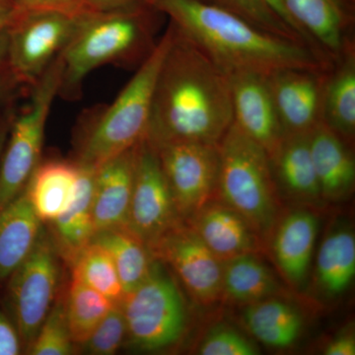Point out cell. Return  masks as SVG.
Returning <instances> with one entry per match:
<instances>
[{"instance_id": "1", "label": "cell", "mask_w": 355, "mask_h": 355, "mask_svg": "<svg viewBox=\"0 0 355 355\" xmlns=\"http://www.w3.org/2000/svg\"><path fill=\"white\" fill-rule=\"evenodd\" d=\"M146 139L218 144L233 123L229 76L173 24Z\"/></svg>"}, {"instance_id": "2", "label": "cell", "mask_w": 355, "mask_h": 355, "mask_svg": "<svg viewBox=\"0 0 355 355\" xmlns=\"http://www.w3.org/2000/svg\"><path fill=\"white\" fill-rule=\"evenodd\" d=\"M227 76H268L287 67L326 69L331 60L299 40L266 31L234 12L196 0H148Z\"/></svg>"}, {"instance_id": "3", "label": "cell", "mask_w": 355, "mask_h": 355, "mask_svg": "<svg viewBox=\"0 0 355 355\" xmlns=\"http://www.w3.org/2000/svg\"><path fill=\"white\" fill-rule=\"evenodd\" d=\"M162 13L150 4L110 11H91L62 53L58 96L76 100L93 71L108 64L139 67L155 48Z\"/></svg>"}, {"instance_id": "4", "label": "cell", "mask_w": 355, "mask_h": 355, "mask_svg": "<svg viewBox=\"0 0 355 355\" xmlns=\"http://www.w3.org/2000/svg\"><path fill=\"white\" fill-rule=\"evenodd\" d=\"M173 33V25L169 23L154 50L137 67L114 102L89 114L77 139L73 158L77 163L97 169L109 159L146 139L154 89Z\"/></svg>"}, {"instance_id": "5", "label": "cell", "mask_w": 355, "mask_h": 355, "mask_svg": "<svg viewBox=\"0 0 355 355\" xmlns=\"http://www.w3.org/2000/svg\"><path fill=\"white\" fill-rule=\"evenodd\" d=\"M218 144L217 193L263 237L277 223L279 214L270 156L233 123Z\"/></svg>"}, {"instance_id": "6", "label": "cell", "mask_w": 355, "mask_h": 355, "mask_svg": "<svg viewBox=\"0 0 355 355\" xmlns=\"http://www.w3.org/2000/svg\"><path fill=\"white\" fill-rule=\"evenodd\" d=\"M64 62L58 57L30 89V99L14 114L0 157V210L24 190L41 162L44 130L58 96Z\"/></svg>"}, {"instance_id": "7", "label": "cell", "mask_w": 355, "mask_h": 355, "mask_svg": "<svg viewBox=\"0 0 355 355\" xmlns=\"http://www.w3.org/2000/svg\"><path fill=\"white\" fill-rule=\"evenodd\" d=\"M127 336L133 347L157 352L171 347L186 331L187 310L176 282L154 259L146 280L125 293L121 303Z\"/></svg>"}, {"instance_id": "8", "label": "cell", "mask_w": 355, "mask_h": 355, "mask_svg": "<svg viewBox=\"0 0 355 355\" xmlns=\"http://www.w3.org/2000/svg\"><path fill=\"white\" fill-rule=\"evenodd\" d=\"M88 13L20 10L7 27V69L31 88L76 38Z\"/></svg>"}, {"instance_id": "9", "label": "cell", "mask_w": 355, "mask_h": 355, "mask_svg": "<svg viewBox=\"0 0 355 355\" xmlns=\"http://www.w3.org/2000/svg\"><path fill=\"white\" fill-rule=\"evenodd\" d=\"M149 144L157 154L178 214L181 218H189L217 193L219 142L175 140Z\"/></svg>"}, {"instance_id": "10", "label": "cell", "mask_w": 355, "mask_h": 355, "mask_svg": "<svg viewBox=\"0 0 355 355\" xmlns=\"http://www.w3.org/2000/svg\"><path fill=\"white\" fill-rule=\"evenodd\" d=\"M57 251L41 234L31 254L7 282V306L26 352L53 307L57 291Z\"/></svg>"}, {"instance_id": "11", "label": "cell", "mask_w": 355, "mask_h": 355, "mask_svg": "<svg viewBox=\"0 0 355 355\" xmlns=\"http://www.w3.org/2000/svg\"><path fill=\"white\" fill-rule=\"evenodd\" d=\"M148 250L155 260L171 266L200 304L210 305L221 297L222 261L190 225L179 222Z\"/></svg>"}, {"instance_id": "12", "label": "cell", "mask_w": 355, "mask_h": 355, "mask_svg": "<svg viewBox=\"0 0 355 355\" xmlns=\"http://www.w3.org/2000/svg\"><path fill=\"white\" fill-rule=\"evenodd\" d=\"M157 154L146 139L137 148L128 227L147 248L181 222Z\"/></svg>"}, {"instance_id": "13", "label": "cell", "mask_w": 355, "mask_h": 355, "mask_svg": "<svg viewBox=\"0 0 355 355\" xmlns=\"http://www.w3.org/2000/svg\"><path fill=\"white\" fill-rule=\"evenodd\" d=\"M303 40L333 62L355 46V0H282Z\"/></svg>"}, {"instance_id": "14", "label": "cell", "mask_w": 355, "mask_h": 355, "mask_svg": "<svg viewBox=\"0 0 355 355\" xmlns=\"http://www.w3.org/2000/svg\"><path fill=\"white\" fill-rule=\"evenodd\" d=\"M326 69L287 67L266 76L284 135L310 133L321 123Z\"/></svg>"}, {"instance_id": "15", "label": "cell", "mask_w": 355, "mask_h": 355, "mask_svg": "<svg viewBox=\"0 0 355 355\" xmlns=\"http://www.w3.org/2000/svg\"><path fill=\"white\" fill-rule=\"evenodd\" d=\"M228 76L233 123L270 156L284 139V132L266 76L239 72Z\"/></svg>"}, {"instance_id": "16", "label": "cell", "mask_w": 355, "mask_h": 355, "mask_svg": "<svg viewBox=\"0 0 355 355\" xmlns=\"http://www.w3.org/2000/svg\"><path fill=\"white\" fill-rule=\"evenodd\" d=\"M139 144L96 169L92 200L95 233L128 226Z\"/></svg>"}, {"instance_id": "17", "label": "cell", "mask_w": 355, "mask_h": 355, "mask_svg": "<svg viewBox=\"0 0 355 355\" xmlns=\"http://www.w3.org/2000/svg\"><path fill=\"white\" fill-rule=\"evenodd\" d=\"M189 218V225L221 261L258 250L256 231L226 203H205Z\"/></svg>"}, {"instance_id": "18", "label": "cell", "mask_w": 355, "mask_h": 355, "mask_svg": "<svg viewBox=\"0 0 355 355\" xmlns=\"http://www.w3.org/2000/svg\"><path fill=\"white\" fill-rule=\"evenodd\" d=\"M310 151L321 197L340 200L354 187L355 161L352 144L320 123L309 135Z\"/></svg>"}, {"instance_id": "19", "label": "cell", "mask_w": 355, "mask_h": 355, "mask_svg": "<svg viewBox=\"0 0 355 355\" xmlns=\"http://www.w3.org/2000/svg\"><path fill=\"white\" fill-rule=\"evenodd\" d=\"M321 123L349 144L355 137V46L324 71Z\"/></svg>"}, {"instance_id": "20", "label": "cell", "mask_w": 355, "mask_h": 355, "mask_svg": "<svg viewBox=\"0 0 355 355\" xmlns=\"http://www.w3.org/2000/svg\"><path fill=\"white\" fill-rule=\"evenodd\" d=\"M79 164L76 160H41L25 191L42 222H53L69 207L76 195Z\"/></svg>"}, {"instance_id": "21", "label": "cell", "mask_w": 355, "mask_h": 355, "mask_svg": "<svg viewBox=\"0 0 355 355\" xmlns=\"http://www.w3.org/2000/svg\"><path fill=\"white\" fill-rule=\"evenodd\" d=\"M79 164V163H78ZM96 169L79 164L76 195L69 207L53 224L55 249L72 265L95 235L92 200Z\"/></svg>"}, {"instance_id": "22", "label": "cell", "mask_w": 355, "mask_h": 355, "mask_svg": "<svg viewBox=\"0 0 355 355\" xmlns=\"http://www.w3.org/2000/svg\"><path fill=\"white\" fill-rule=\"evenodd\" d=\"M41 223L25 190L0 210V282L32 253L42 234Z\"/></svg>"}, {"instance_id": "23", "label": "cell", "mask_w": 355, "mask_h": 355, "mask_svg": "<svg viewBox=\"0 0 355 355\" xmlns=\"http://www.w3.org/2000/svg\"><path fill=\"white\" fill-rule=\"evenodd\" d=\"M317 231L316 216L305 210L291 212L277 229L272 247L275 261L294 286H300L307 277Z\"/></svg>"}, {"instance_id": "24", "label": "cell", "mask_w": 355, "mask_h": 355, "mask_svg": "<svg viewBox=\"0 0 355 355\" xmlns=\"http://www.w3.org/2000/svg\"><path fill=\"white\" fill-rule=\"evenodd\" d=\"M310 133L284 135L270 155L277 188L307 200H321V191L310 151Z\"/></svg>"}, {"instance_id": "25", "label": "cell", "mask_w": 355, "mask_h": 355, "mask_svg": "<svg viewBox=\"0 0 355 355\" xmlns=\"http://www.w3.org/2000/svg\"><path fill=\"white\" fill-rule=\"evenodd\" d=\"M243 317L250 331L268 347H291L302 331L300 313L279 299L266 298L248 304Z\"/></svg>"}, {"instance_id": "26", "label": "cell", "mask_w": 355, "mask_h": 355, "mask_svg": "<svg viewBox=\"0 0 355 355\" xmlns=\"http://www.w3.org/2000/svg\"><path fill=\"white\" fill-rule=\"evenodd\" d=\"M92 242L109 252L125 293L137 288L148 277L154 261L153 254L128 226L99 231Z\"/></svg>"}, {"instance_id": "27", "label": "cell", "mask_w": 355, "mask_h": 355, "mask_svg": "<svg viewBox=\"0 0 355 355\" xmlns=\"http://www.w3.org/2000/svg\"><path fill=\"white\" fill-rule=\"evenodd\" d=\"M279 282L254 254L222 261V295L237 302H258L279 291Z\"/></svg>"}, {"instance_id": "28", "label": "cell", "mask_w": 355, "mask_h": 355, "mask_svg": "<svg viewBox=\"0 0 355 355\" xmlns=\"http://www.w3.org/2000/svg\"><path fill=\"white\" fill-rule=\"evenodd\" d=\"M354 275V234L342 225L331 231L322 243L317 257V282L327 294L338 295L347 291Z\"/></svg>"}, {"instance_id": "29", "label": "cell", "mask_w": 355, "mask_h": 355, "mask_svg": "<svg viewBox=\"0 0 355 355\" xmlns=\"http://www.w3.org/2000/svg\"><path fill=\"white\" fill-rule=\"evenodd\" d=\"M114 305L106 296L72 277L69 295L65 299L72 343L77 345L85 343Z\"/></svg>"}, {"instance_id": "30", "label": "cell", "mask_w": 355, "mask_h": 355, "mask_svg": "<svg viewBox=\"0 0 355 355\" xmlns=\"http://www.w3.org/2000/svg\"><path fill=\"white\" fill-rule=\"evenodd\" d=\"M72 277L120 304L125 295L113 259L101 245L91 242L72 263Z\"/></svg>"}, {"instance_id": "31", "label": "cell", "mask_w": 355, "mask_h": 355, "mask_svg": "<svg viewBox=\"0 0 355 355\" xmlns=\"http://www.w3.org/2000/svg\"><path fill=\"white\" fill-rule=\"evenodd\" d=\"M73 345L67 324L65 299H58L27 352L32 355H69L73 352Z\"/></svg>"}, {"instance_id": "32", "label": "cell", "mask_w": 355, "mask_h": 355, "mask_svg": "<svg viewBox=\"0 0 355 355\" xmlns=\"http://www.w3.org/2000/svg\"><path fill=\"white\" fill-rule=\"evenodd\" d=\"M200 3L207 4L226 9L241 16L253 24L266 31L272 33L277 36L299 40L306 43L304 40L284 22L263 0H196ZM307 44V43H306Z\"/></svg>"}, {"instance_id": "33", "label": "cell", "mask_w": 355, "mask_h": 355, "mask_svg": "<svg viewBox=\"0 0 355 355\" xmlns=\"http://www.w3.org/2000/svg\"><path fill=\"white\" fill-rule=\"evenodd\" d=\"M125 336L127 326L123 311L120 304H114L88 340L80 345L87 354L112 355L120 349Z\"/></svg>"}, {"instance_id": "34", "label": "cell", "mask_w": 355, "mask_h": 355, "mask_svg": "<svg viewBox=\"0 0 355 355\" xmlns=\"http://www.w3.org/2000/svg\"><path fill=\"white\" fill-rule=\"evenodd\" d=\"M198 354L202 355H256L258 349L239 331L216 327L205 336Z\"/></svg>"}, {"instance_id": "35", "label": "cell", "mask_w": 355, "mask_h": 355, "mask_svg": "<svg viewBox=\"0 0 355 355\" xmlns=\"http://www.w3.org/2000/svg\"><path fill=\"white\" fill-rule=\"evenodd\" d=\"M16 6L22 11H55L83 15L94 10L84 0H14Z\"/></svg>"}, {"instance_id": "36", "label": "cell", "mask_w": 355, "mask_h": 355, "mask_svg": "<svg viewBox=\"0 0 355 355\" xmlns=\"http://www.w3.org/2000/svg\"><path fill=\"white\" fill-rule=\"evenodd\" d=\"M25 88L16 80L15 77L7 69L6 65L0 69V123L15 114L14 104L20 91Z\"/></svg>"}, {"instance_id": "37", "label": "cell", "mask_w": 355, "mask_h": 355, "mask_svg": "<svg viewBox=\"0 0 355 355\" xmlns=\"http://www.w3.org/2000/svg\"><path fill=\"white\" fill-rule=\"evenodd\" d=\"M22 349V340L12 318L0 309V355L20 354Z\"/></svg>"}, {"instance_id": "38", "label": "cell", "mask_w": 355, "mask_h": 355, "mask_svg": "<svg viewBox=\"0 0 355 355\" xmlns=\"http://www.w3.org/2000/svg\"><path fill=\"white\" fill-rule=\"evenodd\" d=\"M326 355H354L355 340L352 334H343L328 343L324 350Z\"/></svg>"}, {"instance_id": "39", "label": "cell", "mask_w": 355, "mask_h": 355, "mask_svg": "<svg viewBox=\"0 0 355 355\" xmlns=\"http://www.w3.org/2000/svg\"><path fill=\"white\" fill-rule=\"evenodd\" d=\"M84 1L91 8L97 11L116 10V9L149 4L148 0H84Z\"/></svg>"}, {"instance_id": "40", "label": "cell", "mask_w": 355, "mask_h": 355, "mask_svg": "<svg viewBox=\"0 0 355 355\" xmlns=\"http://www.w3.org/2000/svg\"><path fill=\"white\" fill-rule=\"evenodd\" d=\"M263 1L266 2V6L272 9L273 12L279 16L280 19L284 21V22H286L292 30H294V31L297 33L299 36L301 37L297 29H296L295 25H294L293 21L291 20V16H289L288 12H287L286 6H284V1H282V0H263ZM301 38H302V37H301Z\"/></svg>"}, {"instance_id": "41", "label": "cell", "mask_w": 355, "mask_h": 355, "mask_svg": "<svg viewBox=\"0 0 355 355\" xmlns=\"http://www.w3.org/2000/svg\"><path fill=\"white\" fill-rule=\"evenodd\" d=\"M19 11L18 7L0 4V31L8 27Z\"/></svg>"}, {"instance_id": "42", "label": "cell", "mask_w": 355, "mask_h": 355, "mask_svg": "<svg viewBox=\"0 0 355 355\" xmlns=\"http://www.w3.org/2000/svg\"><path fill=\"white\" fill-rule=\"evenodd\" d=\"M10 25V24H9ZM7 27L0 31V69L6 65L7 55Z\"/></svg>"}, {"instance_id": "43", "label": "cell", "mask_w": 355, "mask_h": 355, "mask_svg": "<svg viewBox=\"0 0 355 355\" xmlns=\"http://www.w3.org/2000/svg\"><path fill=\"white\" fill-rule=\"evenodd\" d=\"M13 116L11 118L7 119L3 123H0V157H1L2 151H3L4 146L8 137L9 128H10L11 120H12Z\"/></svg>"}, {"instance_id": "44", "label": "cell", "mask_w": 355, "mask_h": 355, "mask_svg": "<svg viewBox=\"0 0 355 355\" xmlns=\"http://www.w3.org/2000/svg\"><path fill=\"white\" fill-rule=\"evenodd\" d=\"M0 4H2V6H16L15 1H14V0H0Z\"/></svg>"}]
</instances>
